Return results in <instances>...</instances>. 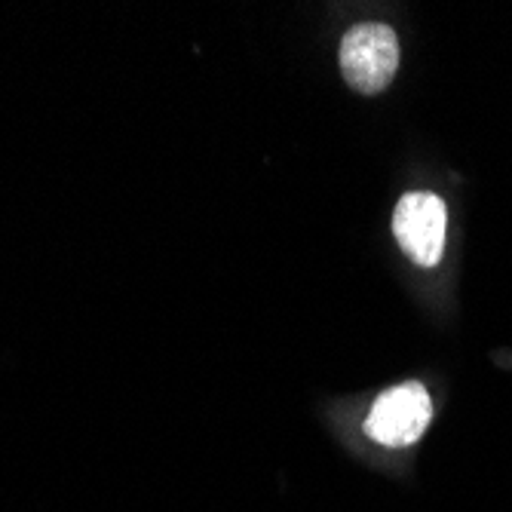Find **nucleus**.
Instances as JSON below:
<instances>
[{"instance_id": "f257e3e1", "label": "nucleus", "mask_w": 512, "mask_h": 512, "mask_svg": "<svg viewBox=\"0 0 512 512\" xmlns=\"http://www.w3.org/2000/svg\"><path fill=\"white\" fill-rule=\"evenodd\" d=\"M341 74L344 80L362 92V96H375L387 89L399 68V40L393 28L365 22L344 34L341 40Z\"/></svg>"}, {"instance_id": "7ed1b4c3", "label": "nucleus", "mask_w": 512, "mask_h": 512, "mask_svg": "<svg viewBox=\"0 0 512 512\" xmlns=\"http://www.w3.org/2000/svg\"><path fill=\"white\" fill-rule=\"evenodd\" d=\"M393 234L414 264L436 267L445 249V203L427 191L405 194L393 212Z\"/></svg>"}, {"instance_id": "f03ea898", "label": "nucleus", "mask_w": 512, "mask_h": 512, "mask_svg": "<svg viewBox=\"0 0 512 512\" xmlns=\"http://www.w3.org/2000/svg\"><path fill=\"white\" fill-rule=\"evenodd\" d=\"M430 417H433V399L427 387L411 381L387 390L375 402L365 421V433L378 445L405 448L424 436V430L430 427Z\"/></svg>"}]
</instances>
